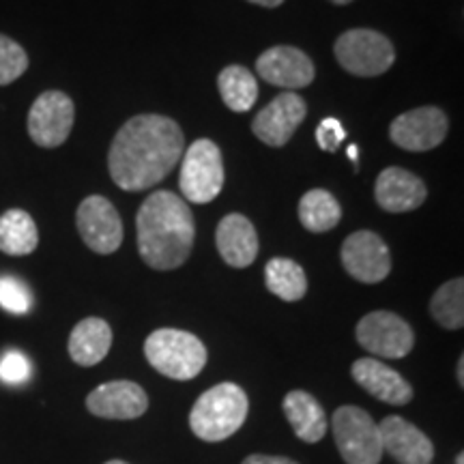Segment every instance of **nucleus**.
<instances>
[{
  "mask_svg": "<svg viewBox=\"0 0 464 464\" xmlns=\"http://www.w3.org/2000/svg\"><path fill=\"white\" fill-rule=\"evenodd\" d=\"M183 150L185 138L177 121L138 114L116 131L108 150V172L121 189H149L172 172Z\"/></svg>",
  "mask_w": 464,
  "mask_h": 464,
  "instance_id": "f257e3e1",
  "label": "nucleus"
},
{
  "mask_svg": "<svg viewBox=\"0 0 464 464\" xmlns=\"http://www.w3.org/2000/svg\"><path fill=\"white\" fill-rule=\"evenodd\" d=\"M138 252L155 271L179 269L194 249L191 208L172 191H153L136 216Z\"/></svg>",
  "mask_w": 464,
  "mask_h": 464,
  "instance_id": "f03ea898",
  "label": "nucleus"
},
{
  "mask_svg": "<svg viewBox=\"0 0 464 464\" xmlns=\"http://www.w3.org/2000/svg\"><path fill=\"white\" fill-rule=\"evenodd\" d=\"M247 393L237 382H219L191 406L189 428L200 440L219 443L239 432L247 420Z\"/></svg>",
  "mask_w": 464,
  "mask_h": 464,
  "instance_id": "7ed1b4c3",
  "label": "nucleus"
},
{
  "mask_svg": "<svg viewBox=\"0 0 464 464\" xmlns=\"http://www.w3.org/2000/svg\"><path fill=\"white\" fill-rule=\"evenodd\" d=\"M147 362L160 374L174 381H191L205 370L207 346L194 334L181 329H158L144 342Z\"/></svg>",
  "mask_w": 464,
  "mask_h": 464,
  "instance_id": "20e7f679",
  "label": "nucleus"
},
{
  "mask_svg": "<svg viewBox=\"0 0 464 464\" xmlns=\"http://www.w3.org/2000/svg\"><path fill=\"white\" fill-rule=\"evenodd\" d=\"M334 440L346 464H379L382 458V439L379 423L368 411L344 404L334 413Z\"/></svg>",
  "mask_w": 464,
  "mask_h": 464,
  "instance_id": "39448f33",
  "label": "nucleus"
},
{
  "mask_svg": "<svg viewBox=\"0 0 464 464\" xmlns=\"http://www.w3.org/2000/svg\"><path fill=\"white\" fill-rule=\"evenodd\" d=\"M224 179L222 150L216 142L200 138L183 150L179 188L185 200L196 202V205L216 200L224 188Z\"/></svg>",
  "mask_w": 464,
  "mask_h": 464,
  "instance_id": "423d86ee",
  "label": "nucleus"
},
{
  "mask_svg": "<svg viewBox=\"0 0 464 464\" xmlns=\"http://www.w3.org/2000/svg\"><path fill=\"white\" fill-rule=\"evenodd\" d=\"M335 61L344 72L359 78H374L390 72L396 52L390 39L372 28H353L342 33L334 45Z\"/></svg>",
  "mask_w": 464,
  "mask_h": 464,
  "instance_id": "0eeeda50",
  "label": "nucleus"
},
{
  "mask_svg": "<svg viewBox=\"0 0 464 464\" xmlns=\"http://www.w3.org/2000/svg\"><path fill=\"white\" fill-rule=\"evenodd\" d=\"M359 346L370 355L382 359H402L413 351L415 334L411 324L398 314L376 310L365 314L355 329Z\"/></svg>",
  "mask_w": 464,
  "mask_h": 464,
  "instance_id": "6e6552de",
  "label": "nucleus"
},
{
  "mask_svg": "<svg viewBox=\"0 0 464 464\" xmlns=\"http://www.w3.org/2000/svg\"><path fill=\"white\" fill-rule=\"evenodd\" d=\"M75 106L72 97L61 91H45L33 102L28 112V133L42 149H56L73 130Z\"/></svg>",
  "mask_w": 464,
  "mask_h": 464,
  "instance_id": "1a4fd4ad",
  "label": "nucleus"
},
{
  "mask_svg": "<svg viewBox=\"0 0 464 464\" xmlns=\"http://www.w3.org/2000/svg\"><path fill=\"white\" fill-rule=\"evenodd\" d=\"M75 226L86 247L95 254H114L123 243V219L116 207L103 196H89L80 202Z\"/></svg>",
  "mask_w": 464,
  "mask_h": 464,
  "instance_id": "9d476101",
  "label": "nucleus"
},
{
  "mask_svg": "<svg viewBox=\"0 0 464 464\" xmlns=\"http://www.w3.org/2000/svg\"><path fill=\"white\" fill-rule=\"evenodd\" d=\"M450 121L443 110L434 106H421L393 119L390 138L396 147L413 153L437 149L448 138Z\"/></svg>",
  "mask_w": 464,
  "mask_h": 464,
  "instance_id": "9b49d317",
  "label": "nucleus"
},
{
  "mask_svg": "<svg viewBox=\"0 0 464 464\" xmlns=\"http://www.w3.org/2000/svg\"><path fill=\"white\" fill-rule=\"evenodd\" d=\"M342 265L357 282L379 284L392 274L390 247L372 230L353 232L342 243Z\"/></svg>",
  "mask_w": 464,
  "mask_h": 464,
  "instance_id": "f8f14e48",
  "label": "nucleus"
},
{
  "mask_svg": "<svg viewBox=\"0 0 464 464\" xmlns=\"http://www.w3.org/2000/svg\"><path fill=\"white\" fill-rule=\"evenodd\" d=\"M305 114L307 106L304 97L286 91L254 116L252 131L266 147L280 149L295 136V131L305 121Z\"/></svg>",
  "mask_w": 464,
  "mask_h": 464,
  "instance_id": "ddd939ff",
  "label": "nucleus"
},
{
  "mask_svg": "<svg viewBox=\"0 0 464 464\" xmlns=\"http://www.w3.org/2000/svg\"><path fill=\"white\" fill-rule=\"evenodd\" d=\"M256 72L265 82L286 91H299L312 84L316 69L312 58L293 45H274L256 61Z\"/></svg>",
  "mask_w": 464,
  "mask_h": 464,
  "instance_id": "4468645a",
  "label": "nucleus"
},
{
  "mask_svg": "<svg viewBox=\"0 0 464 464\" xmlns=\"http://www.w3.org/2000/svg\"><path fill=\"white\" fill-rule=\"evenodd\" d=\"M86 409L102 420H138L147 413L149 396L133 381H110L86 396Z\"/></svg>",
  "mask_w": 464,
  "mask_h": 464,
  "instance_id": "2eb2a0df",
  "label": "nucleus"
},
{
  "mask_svg": "<svg viewBox=\"0 0 464 464\" xmlns=\"http://www.w3.org/2000/svg\"><path fill=\"white\" fill-rule=\"evenodd\" d=\"M379 430L382 451H387L398 464H430L434 460L432 440L404 417H385L379 423Z\"/></svg>",
  "mask_w": 464,
  "mask_h": 464,
  "instance_id": "dca6fc26",
  "label": "nucleus"
},
{
  "mask_svg": "<svg viewBox=\"0 0 464 464\" xmlns=\"http://www.w3.org/2000/svg\"><path fill=\"white\" fill-rule=\"evenodd\" d=\"M351 374L359 387H363L370 396L392 406H404L413 400V387L396 370L379 359H357L351 365Z\"/></svg>",
  "mask_w": 464,
  "mask_h": 464,
  "instance_id": "f3484780",
  "label": "nucleus"
},
{
  "mask_svg": "<svg viewBox=\"0 0 464 464\" xmlns=\"http://www.w3.org/2000/svg\"><path fill=\"white\" fill-rule=\"evenodd\" d=\"M428 189L417 174L392 166L379 174L374 185V198L387 213H406L426 202Z\"/></svg>",
  "mask_w": 464,
  "mask_h": 464,
  "instance_id": "a211bd4d",
  "label": "nucleus"
},
{
  "mask_svg": "<svg viewBox=\"0 0 464 464\" xmlns=\"http://www.w3.org/2000/svg\"><path fill=\"white\" fill-rule=\"evenodd\" d=\"M219 256L232 269H246L258 256V235L254 224L241 213H230L216 230Z\"/></svg>",
  "mask_w": 464,
  "mask_h": 464,
  "instance_id": "6ab92c4d",
  "label": "nucleus"
},
{
  "mask_svg": "<svg viewBox=\"0 0 464 464\" xmlns=\"http://www.w3.org/2000/svg\"><path fill=\"white\" fill-rule=\"evenodd\" d=\"M67 348L69 357L82 368L102 363L112 348V329L103 318H84L73 327Z\"/></svg>",
  "mask_w": 464,
  "mask_h": 464,
  "instance_id": "aec40b11",
  "label": "nucleus"
},
{
  "mask_svg": "<svg viewBox=\"0 0 464 464\" xmlns=\"http://www.w3.org/2000/svg\"><path fill=\"white\" fill-rule=\"evenodd\" d=\"M282 411L293 432L304 443H318L327 434V415L312 393L301 390L288 392L282 402Z\"/></svg>",
  "mask_w": 464,
  "mask_h": 464,
  "instance_id": "412c9836",
  "label": "nucleus"
},
{
  "mask_svg": "<svg viewBox=\"0 0 464 464\" xmlns=\"http://www.w3.org/2000/svg\"><path fill=\"white\" fill-rule=\"evenodd\" d=\"M39 246L34 219L22 208H9L0 216V252L9 256H28Z\"/></svg>",
  "mask_w": 464,
  "mask_h": 464,
  "instance_id": "4be33fe9",
  "label": "nucleus"
},
{
  "mask_svg": "<svg viewBox=\"0 0 464 464\" xmlns=\"http://www.w3.org/2000/svg\"><path fill=\"white\" fill-rule=\"evenodd\" d=\"M342 219V208L327 189H310L299 200V222L305 230L321 235L334 230Z\"/></svg>",
  "mask_w": 464,
  "mask_h": 464,
  "instance_id": "5701e85b",
  "label": "nucleus"
},
{
  "mask_svg": "<svg viewBox=\"0 0 464 464\" xmlns=\"http://www.w3.org/2000/svg\"><path fill=\"white\" fill-rule=\"evenodd\" d=\"M265 284L276 297L282 301H301L307 293V277L305 271L301 269V265L295 260L277 256L271 258L265 266Z\"/></svg>",
  "mask_w": 464,
  "mask_h": 464,
  "instance_id": "b1692460",
  "label": "nucleus"
},
{
  "mask_svg": "<svg viewBox=\"0 0 464 464\" xmlns=\"http://www.w3.org/2000/svg\"><path fill=\"white\" fill-rule=\"evenodd\" d=\"M219 95L232 112H249L258 100V82L249 69L241 65H230L222 69L218 78Z\"/></svg>",
  "mask_w": 464,
  "mask_h": 464,
  "instance_id": "393cba45",
  "label": "nucleus"
},
{
  "mask_svg": "<svg viewBox=\"0 0 464 464\" xmlns=\"http://www.w3.org/2000/svg\"><path fill=\"white\" fill-rule=\"evenodd\" d=\"M430 314L443 329L456 332L464 327V280L445 282L439 286L437 293L432 295L430 301Z\"/></svg>",
  "mask_w": 464,
  "mask_h": 464,
  "instance_id": "a878e982",
  "label": "nucleus"
},
{
  "mask_svg": "<svg viewBox=\"0 0 464 464\" xmlns=\"http://www.w3.org/2000/svg\"><path fill=\"white\" fill-rule=\"evenodd\" d=\"M28 69V54L20 44L0 33V86L20 80Z\"/></svg>",
  "mask_w": 464,
  "mask_h": 464,
  "instance_id": "bb28decb",
  "label": "nucleus"
},
{
  "mask_svg": "<svg viewBox=\"0 0 464 464\" xmlns=\"http://www.w3.org/2000/svg\"><path fill=\"white\" fill-rule=\"evenodd\" d=\"M31 290L14 276H0V307L11 314H26L31 310Z\"/></svg>",
  "mask_w": 464,
  "mask_h": 464,
  "instance_id": "cd10ccee",
  "label": "nucleus"
},
{
  "mask_svg": "<svg viewBox=\"0 0 464 464\" xmlns=\"http://www.w3.org/2000/svg\"><path fill=\"white\" fill-rule=\"evenodd\" d=\"M31 376V363L22 353L11 351L0 359V381L7 385H22Z\"/></svg>",
  "mask_w": 464,
  "mask_h": 464,
  "instance_id": "c85d7f7f",
  "label": "nucleus"
},
{
  "mask_svg": "<svg viewBox=\"0 0 464 464\" xmlns=\"http://www.w3.org/2000/svg\"><path fill=\"white\" fill-rule=\"evenodd\" d=\"M344 138H346L344 127H342L338 119H332V116H329V119H323L316 127L318 147L327 150V153H335V150L340 149V144L344 142Z\"/></svg>",
  "mask_w": 464,
  "mask_h": 464,
  "instance_id": "c756f323",
  "label": "nucleus"
},
{
  "mask_svg": "<svg viewBox=\"0 0 464 464\" xmlns=\"http://www.w3.org/2000/svg\"><path fill=\"white\" fill-rule=\"evenodd\" d=\"M241 464H299V462H295L293 458H284V456L252 454V456H247Z\"/></svg>",
  "mask_w": 464,
  "mask_h": 464,
  "instance_id": "7c9ffc66",
  "label": "nucleus"
},
{
  "mask_svg": "<svg viewBox=\"0 0 464 464\" xmlns=\"http://www.w3.org/2000/svg\"><path fill=\"white\" fill-rule=\"evenodd\" d=\"M247 3L252 5H258V7H266V9H276L280 7L284 0H247Z\"/></svg>",
  "mask_w": 464,
  "mask_h": 464,
  "instance_id": "2f4dec72",
  "label": "nucleus"
},
{
  "mask_svg": "<svg viewBox=\"0 0 464 464\" xmlns=\"http://www.w3.org/2000/svg\"><path fill=\"white\" fill-rule=\"evenodd\" d=\"M458 385L464 387V357L458 359Z\"/></svg>",
  "mask_w": 464,
  "mask_h": 464,
  "instance_id": "473e14b6",
  "label": "nucleus"
},
{
  "mask_svg": "<svg viewBox=\"0 0 464 464\" xmlns=\"http://www.w3.org/2000/svg\"><path fill=\"white\" fill-rule=\"evenodd\" d=\"M348 158H351L357 164V147H355V144H351V147H348Z\"/></svg>",
  "mask_w": 464,
  "mask_h": 464,
  "instance_id": "72a5a7b5",
  "label": "nucleus"
},
{
  "mask_svg": "<svg viewBox=\"0 0 464 464\" xmlns=\"http://www.w3.org/2000/svg\"><path fill=\"white\" fill-rule=\"evenodd\" d=\"M332 3H335V5H348V3H353V0H332Z\"/></svg>",
  "mask_w": 464,
  "mask_h": 464,
  "instance_id": "f704fd0d",
  "label": "nucleus"
},
{
  "mask_svg": "<svg viewBox=\"0 0 464 464\" xmlns=\"http://www.w3.org/2000/svg\"><path fill=\"white\" fill-rule=\"evenodd\" d=\"M106 464H130V462H125V460H108Z\"/></svg>",
  "mask_w": 464,
  "mask_h": 464,
  "instance_id": "c9c22d12",
  "label": "nucleus"
},
{
  "mask_svg": "<svg viewBox=\"0 0 464 464\" xmlns=\"http://www.w3.org/2000/svg\"><path fill=\"white\" fill-rule=\"evenodd\" d=\"M458 464H464V454L460 451V454H458V460H456Z\"/></svg>",
  "mask_w": 464,
  "mask_h": 464,
  "instance_id": "e433bc0d",
  "label": "nucleus"
}]
</instances>
